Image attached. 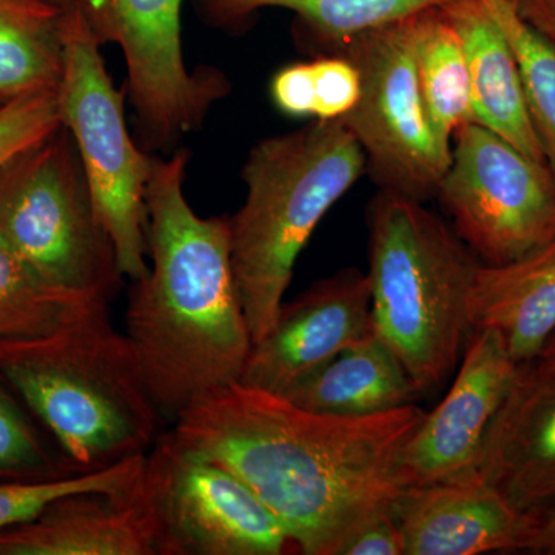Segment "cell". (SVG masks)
<instances>
[{"label":"cell","mask_w":555,"mask_h":555,"mask_svg":"<svg viewBox=\"0 0 555 555\" xmlns=\"http://www.w3.org/2000/svg\"><path fill=\"white\" fill-rule=\"evenodd\" d=\"M360 96V72L338 53L286 65L270 82V100L291 118L341 120L357 107Z\"/></svg>","instance_id":"cb8c5ba5"},{"label":"cell","mask_w":555,"mask_h":555,"mask_svg":"<svg viewBox=\"0 0 555 555\" xmlns=\"http://www.w3.org/2000/svg\"><path fill=\"white\" fill-rule=\"evenodd\" d=\"M470 321L495 331L516 363H532L555 332V236L513 261L480 262Z\"/></svg>","instance_id":"e0dca14e"},{"label":"cell","mask_w":555,"mask_h":555,"mask_svg":"<svg viewBox=\"0 0 555 555\" xmlns=\"http://www.w3.org/2000/svg\"><path fill=\"white\" fill-rule=\"evenodd\" d=\"M51 2L57 3V5L64 7V9H72V7H83L86 0H51Z\"/></svg>","instance_id":"d6a6232c"},{"label":"cell","mask_w":555,"mask_h":555,"mask_svg":"<svg viewBox=\"0 0 555 555\" xmlns=\"http://www.w3.org/2000/svg\"><path fill=\"white\" fill-rule=\"evenodd\" d=\"M518 16L555 42V0H507Z\"/></svg>","instance_id":"f546056e"},{"label":"cell","mask_w":555,"mask_h":555,"mask_svg":"<svg viewBox=\"0 0 555 555\" xmlns=\"http://www.w3.org/2000/svg\"><path fill=\"white\" fill-rule=\"evenodd\" d=\"M372 331L367 273L339 270L283 302L273 327L251 346L240 382L284 396Z\"/></svg>","instance_id":"4fadbf2b"},{"label":"cell","mask_w":555,"mask_h":555,"mask_svg":"<svg viewBox=\"0 0 555 555\" xmlns=\"http://www.w3.org/2000/svg\"><path fill=\"white\" fill-rule=\"evenodd\" d=\"M80 476L60 451H51L33 415L0 379V483Z\"/></svg>","instance_id":"484cf974"},{"label":"cell","mask_w":555,"mask_h":555,"mask_svg":"<svg viewBox=\"0 0 555 555\" xmlns=\"http://www.w3.org/2000/svg\"><path fill=\"white\" fill-rule=\"evenodd\" d=\"M514 56L529 116L555 177V42L526 24L507 0H481Z\"/></svg>","instance_id":"d4e9b609"},{"label":"cell","mask_w":555,"mask_h":555,"mask_svg":"<svg viewBox=\"0 0 555 555\" xmlns=\"http://www.w3.org/2000/svg\"><path fill=\"white\" fill-rule=\"evenodd\" d=\"M3 101H7V100H3V98L0 96V104H2Z\"/></svg>","instance_id":"836d02e7"},{"label":"cell","mask_w":555,"mask_h":555,"mask_svg":"<svg viewBox=\"0 0 555 555\" xmlns=\"http://www.w3.org/2000/svg\"><path fill=\"white\" fill-rule=\"evenodd\" d=\"M62 126L57 90L35 91L0 104V169Z\"/></svg>","instance_id":"83f0119b"},{"label":"cell","mask_w":555,"mask_h":555,"mask_svg":"<svg viewBox=\"0 0 555 555\" xmlns=\"http://www.w3.org/2000/svg\"><path fill=\"white\" fill-rule=\"evenodd\" d=\"M93 302L105 301L50 286L0 236V343L49 335Z\"/></svg>","instance_id":"603a6c76"},{"label":"cell","mask_w":555,"mask_h":555,"mask_svg":"<svg viewBox=\"0 0 555 555\" xmlns=\"http://www.w3.org/2000/svg\"><path fill=\"white\" fill-rule=\"evenodd\" d=\"M155 555H283L286 529L224 466L160 434L134 486Z\"/></svg>","instance_id":"ba28073f"},{"label":"cell","mask_w":555,"mask_h":555,"mask_svg":"<svg viewBox=\"0 0 555 555\" xmlns=\"http://www.w3.org/2000/svg\"><path fill=\"white\" fill-rule=\"evenodd\" d=\"M64 7L51 0H0V96L60 89Z\"/></svg>","instance_id":"44dd1931"},{"label":"cell","mask_w":555,"mask_h":555,"mask_svg":"<svg viewBox=\"0 0 555 555\" xmlns=\"http://www.w3.org/2000/svg\"><path fill=\"white\" fill-rule=\"evenodd\" d=\"M534 366L547 377L555 378V332L553 337L547 339L542 352L534 360Z\"/></svg>","instance_id":"1f68e13d"},{"label":"cell","mask_w":555,"mask_h":555,"mask_svg":"<svg viewBox=\"0 0 555 555\" xmlns=\"http://www.w3.org/2000/svg\"><path fill=\"white\" fill-rule=\"evenodd\" d=\"M0 236L60 291L109 302L122 283L64 124L0 169Z\"/></svg>","instance_id":"8992f818"},{"label":"cell","mask_w":555,"mask_h":555,"mask_svg":"<svg viewBox=\"0 0 555 555\" xmlns=\"http://www.w3.org/2000/svg\"><path fill=\"white\" fill-rule=\"evenodd\" d=\"M366 171L341 120L259 141L244 163L246 198L230 225V257L254 343L275 324L295 264L321 219Z\"/></svg>","instance_id":"277c9868"},{"label":"cell","mask_w":555,"mask_h":555,"mask_svg":"<svg viewBox=\"0 0 555 555\" xmlns=\"http://www.w3.org/2000/svg\"><path fill=\"white\" fill-rule=\"evenodd\" d=\"M437 198L483 264H503L555 236V177L480 124L455 131Z\"/></svg>","instance_id":"30bf717a"},{"label":"cell","mask_w":555,"mask_h":555,"mask_svg":"<svg viewBox=\"0 0 555 555\" xmlns=\"http://www.w3.org/2000/svg\"><path fill=\"white\" fill-rule=\"evenodd\" d=\"M393 514L404 555L524 550L532 521L478 476L403 489Z\"/></svg>","instance_id":"9a60e30c"},{"label":"cell","mask_w":555,"mask_h":555,"mask_svg":"<svg viewBox=\"0 0 555 555\" xmlns=\"http://www.w3.org/2000/svg\"><path fill=\"white\" fill-rule=\"evenodd\" d=\"M338 555H404L403 537L393 507L358 526L339 547Z\"/></svg>","instance_id":"f1b7e54d"},{"label":"cell","mask_w":555,"mask_h":555,"mask_svg":"<svg viewBox=\"0 0 555 555\" xmlns=\"http://www.w3.org/2000/svg\"><path fill=\"white\" fill-rule=\"evenodd\" d=\"M426 412L320 414L236 382L201 398L171 427L184 447L235 474L305 555H338L358 526L392 509L401 452Z\"/></svg>","instance_id":"6da1fadb"},{"label":"cell","mask_w":555,"mask_h":555,"mask_svg":"<svg viewBox=\"0 0 555 555\" xmlns=\"http://www.w3.org/2000/svg\"><path fill=\"white\" fill-rule=\"evenodd\" d=\"M443 11L465 50L474 122L494 131L537 163L546 164L526 105L516 56L485 3L451 0Z\"/></svg>","instance_id":"ac0fdd59"},{"label":"cell","mask_w":555,"mask_h":555,"mask_svg":"<svg viewBox=\"0 0 555 555\" xmlns=\"http://www.w3.org/2000/svg\"><path fill=\"white\" fill-rule=\"evenodd\" d=\"M420 396L406 369L374 331L284 393L298 406L337 416L382 414L414 404Z\"/></svg>","instance_id":"d6986e66"},{"label":"cell","mask_w":555,"mask_h":555,"mask_svg":"<svg viewBox=\"0 0 555 555\" xmlns=\"http://www.w3.org/2000/svg\"><path fill=\"white\" fill-rule=\"evenodd\" d=\"M188 150L155 156L144 276L131 281L127 338L160 415L177 420L243 375L254 339L230 257L229 217L203 218L185 198Z\"/></svg>","instance_id":"7a4b0ae2"},{"label":"cell","mask_w":555,"mask_h":555,"mask_svg":"<svg viewBox=\"0 0 555 555\" xmlns=\"http://www.w3.org/2000/svg\"><path fill=\"white\" fill-rule=\"evenodd\" d=\"M451 0H195L201 20L218 30L235 33L269 9L292 11L302 31L324 50Z\"/></svg>","instance_id":"ffe728a7"},{"label":"cell","mask_w":555,"mask_h":555,"mask_svg":"<svg viewBox=\"0 0 555 555\" xmlns=\"http://www.w3.org/2000/svg\"><path fill=\"white\" fill-rule=\"evenodd\" d=\"M524 550L555 555V505L532 516L531 526L525 537Z\"/></svg>","instance_id":"4dcf8cb0"},{"label":"cell","mask_w":555,"mask_h":555,"mask_svg":"<svg viewBox=\"0 0 555 555\" xmlns=\"http://www.w3.org/2000/svg\"><path fill=\"white\" fill-rule=\"evenodd\" d=\"M476 474L525 516L555 505V378L534 364L518 369L486 434Z\"/></svg>","instance_id":"5bb4252c"},{"label":"cell","mask_w":555,"mask_h":555,"mask_svg":"<svg viewBox=\"0 0 555 555\" xmlns=\"http://www.w3.org/2000/svg\"><path fill=\"white\" fill-rule=\"evenodd\" d=\"M134 486L60 496L30 520L0 529V555H155Z\"/></svg>","instance_id":"2e32d148"},{"label":"cell","mask_w":555,"mask_h":555,"mask_svg":"<svg viewBox=\"0 0 555 555\" xmlns=\"http://www.w3.org/2000/svg\"><path fill=\"white\" fill-rule=\"evenodd\" d=\"M144 459L145 455L134 456L107 469L80 474V476L46 481L0 483V529L30 520L38 516L49 503L72 492L129 491L141 476Z\"/></svg>","instance_id":"4316f807"},{"label":"cell","mask_w":555,"mask_h":555,"mask_svg":"<svg viewBox=\"0 0 555 555\" xmlns=\"http://www.w3.org/2000/svg\"><path fill=\"white\" fill-rule=\"evenodd\" d=\"M415 62L420 90L438 141L451 149L460 127L473 120L465 50L443 7L416 13Z\"/></svg>","instance_id":"7402d4cb"},{"label":"cell","mask_w":555,"mask_h":555,"mask_svg":"<svg viewBox=\"0 0 555 555\" xmlns=\"http://www.w3.org/2000/svg\"><path fill=\"white\" fill-rule=\"evenodd\" d=\"M100 39L82 5L65 10L64 69L57 98L75 139L98 218L116 248L124 278L147 272L145 196L155 156L131 138L120 93L102 60Z\"/></svg>","instance_id":"52a82bcc"},{"label":"cell","mask_w":555,"mask_h":555,"mask_svg":"<svg viewBox=\"0 0 555 555\" xmlns=\"http://www.w3.org/2000/svg\"><path fill=\"white\" fill-rule=\"evenodd\" d=\"M184 0H86L87 20L101 43H116L127 65V93L142 147L169 152L203 126L229 93L215 68L189 69L182 49Z\"/></svg>","instance_id":"8fae6325"},{"label":"cell","mask_w":555,"mask_h":555,"mask_svg":"<svg viewBox=\"0 0 555 555\" xmlns=\"http://www.w3.org/2000/svg\"><path fill=\"white\" fill-rule=\"evenodd\" d=\"M0 379L75 474L145 455L159 437L163 415L108 302H93L43 337L0 343Z\"/></svg>","instance_id":"3957f363"},{"label":"cell","mask_w":555,"mask_h":555,"mask_svg":"<svg viewBox=\"0 0 555 555\" xmlns=\"http://www.w3.org/2000/svg\"><path fill=\"white\" fill-rule=\"evenodd\" d=\"M414 16L353 36L328 51L361 76L357 107L341 119L357 139L379 190L425 201L437 196L451 163L438 141L416 75Z\"/></svg>","instance_id":"9c48e42d"},{"label":"cell","mask_w":555,"mask_h":555,"mask_svg":"<svg viewBox=\"0 0 555 555\" xmlns=\"http://www.w3.org/2000/svg\"><path fill=\"white\" fill-rule=\"evenodd\" d=\"M478 258L425 203L379 190L369 207L372 328L420 393L436 392L473 335Z\"/></svg>","instance_id":"5b68a950"},{"label":"cell","mask_w":555,"mask_h":555,"mask_svg":"<svg viewBox=\"0 0 555 555\" xmlns=\"http://www.w3.org/2000/svg\"><path fill=\"white\" fill-rule=\"evenodd\" d=\"M520 366L495 331H474L447 397L404 444L398 463L403 489L477 476L486 434Z\"/></svg>","instance_id":"7c38bea8"}]
</instances>
